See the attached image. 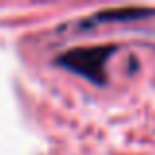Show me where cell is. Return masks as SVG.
<instances>
[{"label": "cell", "mask_w": 155, "mask_h": 155, "mask_svg": "<svg viewBox=\"0 0 155 155\" xmlns=\"http://www.w3.org/2000/svg\"><path fill=\"white\" fill-rule=\"evenodd\" d=\"M116 51L114 45H92V47H77L61 53L55 59L59 67L71 73L84 77L94 84L106 83V61Z\"/></svg>", "instance_id": "obj_1"}, {"label": "cell", "mask_w": 155, "mask_h": 155, "mask_svg": "<svg viewBox=\"0 0 155 155\" xmlns=\"http://www.w3.org/2000/svg\"><path fill=\"white\" fill-rule=\"evenodd\" d=\"M153 14V10L147 8H116V10H104L94 14L91 24L96 22H126V20H137V18H147Z\"/></svg>", "instance_id": "obj_2"}]
</instances>
